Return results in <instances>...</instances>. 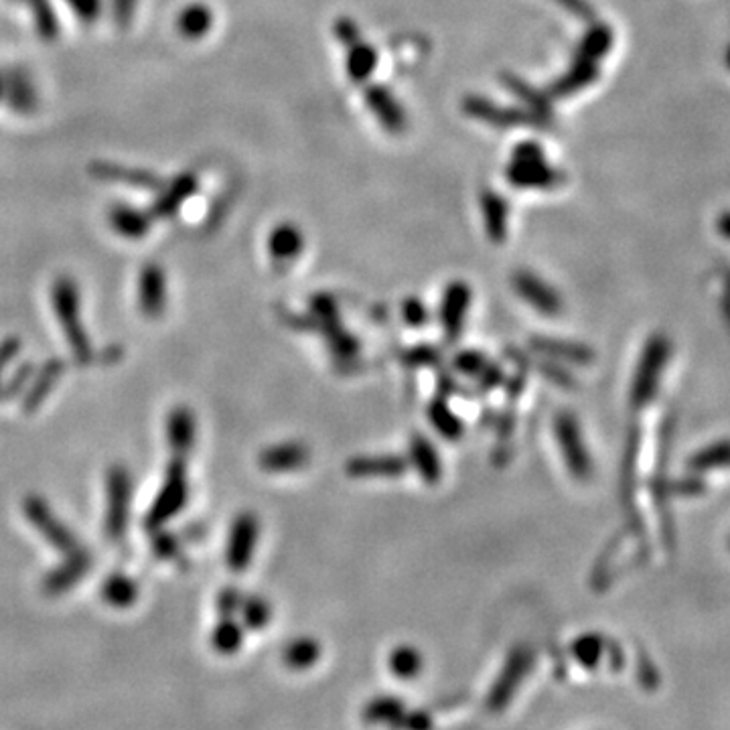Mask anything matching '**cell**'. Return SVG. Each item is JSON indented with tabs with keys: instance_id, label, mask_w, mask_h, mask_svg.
I'll use <instances>...</instances> for the list:
<instances>
[{
	"instance_id": "cell-1",
	"label": "cell",
	"mask_w": 730,
	"mask_h": 730,
	"mask_svg": "<svg viewBox=\"0 0 730 730\" xmlns=\"http://www.w3.org/2000/svg\"><path fill=\"white\" fill-rule=\"evenodd\" d=\"M505 179L516 189H554L564 181V175L548 165L538 142L524 140L514 146L511 161L505 167Z\"/></svg>"
},
{
	"instance_id": "cell-2",
	"label": "cell",
	"mask_w": 730,
	"mask_h": 730,
	"mask_svg": "<svg viewBox=\"0 0 730 730\" xmlns=\"http://www.w3.org/2000/svg\"><path fill=\"white\" fill-rule=\"evenodd\" d=\"M53 307L57 321L67 337V343L78 361L86 363L92 359L90 337L84 329L82 313H80V292L78 286L69 278H59L53 284Z\"/></svg>"
},
{
	"instance_id": "cell-3",
	"label": "cell",
	"mask_w": 730,
	"mask_h": 730,
	"mask_svg": "<svg viewBox=\"0 0 730 730\" xmlns=\"http://www.w3.org/2000/svg\"><path fill=\"white\" fill-rule=\"evenodd\" d=\"M672 353V345L666 337L662 335H653L651 339H647L639 363H637V372H635V380L631 386V402L635 404V408H643L647 402H651L657 394V388H660V380H662V372L668 365Z\"/></svg>"
},
{
	"instance_id": "cell-4",
	"label": "cell",
	"mask_w": 730,
	"mask_h": 730,
	"mask_svg": "<svg viewBox=\"0 0 730 730\" xmlns=\"http://www.w3.org/2000/svg\"><path fill=\"white\" fill-rule=\"evenodd\" d=\"M187 497H189L187 467H185L183 457H175L167 465L163 487H161L159 495L155 497L153 507L149 509V514H146V518H144V528L151 530V532L163 528L173 516H177L179 511L185 507Z\"/></svg>"
},
{
	"instance_id": "cell-5",
	"label": "cell",
	"mask_w": 730,
	"mask_h": 730,
	"mask_svg": "<svg viewBox=\"0 0 730 730\" xmlns=\"http://www.w3.org/2000/svg\"><path fill=\"white\" fill-rule=\"evenodd\" d=\"M554 434H556L560 455H562L570 475L580 481L591 479L595 465H593L589 447L582 438V428L578 424V418L572 412H560L554 418Z\"/></svg>"
},
{
	"instance_id": "cell-6",
	"label": "cell",
	"mask_w": 730,
	"mask_h": 730,
	"mask_svg": "<svg viewBox=\"0 0 730 730\" xmlns=\"http://www.w3.org/2000/svg\"><path fill=\"white\" fill-rule=\"evenodd\" d=\"M108 507H106V536L110 542H118L126 534L128 511L132 497V477L126 467L114 465L106 479Z\"/></svg>"
},
{
	"instance_id": "cell-7",
	"label": "cell",
	"mask_w": 730,
	"mask_h": 730,
	"mask_svg": "<svg viewBox=\"0 0 730 730\" xmlns=\"http://www.w3.org/2000/svg\"><path fill=\"white\" fill-rule=\"evenodd\" d=\"M23 509H25V516L31 522V526H35L37 532L61 554L67 556L82 548L78 538L71 534V530L65 524L59 522V518L53 514V509L47 505L45 499L31 495L25 499Z\"/></svg>"
},
{
	"instance_id": "cell-8",
	"label": "cell",
	"mask_w": 730,
	"mask_h": 730,
	"mask_svg": "<svg viewBox=\"0 0 730 730\" xmlns=\"http://www.w3.org/2000/svg\"><path fill=\"white\" fill-rule=\"evenodd\" d=\"M511 286H514L516 295L540 315L556 317L564 309L558 290L532 270H516L511 276Z\"/></svg>"
},
{
	"instance_id": "cell-9",
	"label": "cell",
	"mask_w": 730,
	"mask_h": 730,
	"mask_svg": "<svg viewBox=\"0 0 730 730\" xmlns=\"http://www.w3.org/2000/svg\"><path fill=\"white\" fill-rule=\"evenodd\" d=\"M258 536H260V522L252 511L238 514L236 520L232 522L226 546V564L230 566V570L244 572L250 566L258 544Z\"/></svg>"
},
{
	"instance_id": "cell-10",
	"label": "cell",
	"mask_w": 730,
	"mask_h": 730,
	"mask_svg": "<svg viewBox=\"0 0 730 730\" xmlns=\"http://www.w3.org/2000/svg\"><path fill=\"white\" fill-rule=\"evenodd\" d=\"M471 303H473V290L467 282L453 280L445 288L438 317H441L443 331L449 339H457L461 335V331L465 327V319L469 315Z\"/></svg>"
},
{
	"instance_id": "cell-11",
	"label": "cell",
	"mask_w": 730,
	"mask_h": 730,
	"mask_svg": "<svg viewBox=\"0 0 730 730\" xmlns=\"http://www.w3.org/2000/svg\"><path fill=\"white\" fill-rule=\"evenodd\" d=\"M363 100L368 110L374 114V118L380 122V126L390 134H402L408 126L406 112L392 90L386 86L372 84L365 88Z\"/></svg>"
},
{
	"instance_id": "cell-12",
	"label": "cell",
	"mask_w": 730,
	"mask_h": 730,
	"mask_svg": "<svg viewBox=\"0 0 730 730\" xmlns=\"http://www.w3.org/2000/svg\"><path fill=\"white\" fill-rule=\"evenodd\" d=\"M463 110L467 116L487 122L491 126H518V124H540V120L532 112L503 108L481 96H467L463 100Z\"/></svg>"
},
{
	"instance_id": "cell-13",
	"label": "cell",
	"mask_w": 730,
	"mask_h": 730,
	"mask_svg": "<svg viewBox=\"0 0 730 730\" xmlns=\"http://www.w3.org/2000/svg\"><path fill=\"white\" fill-rule=\"evenodd\" d=\"M90 566H92V558L84 548L67 554L65 562L59 564L55 570H51L45 576V580H43L45 593L51 597L67 593L90 572Z\"/></svg>"
},
{
	"instance_id": "cell-14",
	"label": "cell",
	"mask_w": 730,
	"mask_h": 730,
	"mask_svg": "<svg viewBox=\"0 0 730 730\" xmlns=\"http://www.w3.org/2000/svg\"><path fill=\"white\" fill-rule=\"evenodd\" d=\"M138 303L142 315L159 319L167 307V280L159 266H146L138 282Z\"/></svg>"
},
{
	"instance_id": "cell-15",
	"label": "cell",
	"mask_w": 730,
	"mask_h": 730,
	"mask_svg": "<svg viewBox=\"0 0 730 730\" xmlns=\"http://www.w3.org/2000/svg\"><path fill=\"white\" fill-rule=\"evenodd\" d=\"M599 78V65L595 59L574 53L570 67L552 84L550 94L554 98H566L584 88H589Z\"/></svg>"
},
{
	"instance_id": "cell-16",
	"label": "cell",
	"mask_w": 730,
	"mask_h": 730,
	"mask_svg": "<svg viewBox=\"0 0 730 730\" xmlns=\"http://www.w3.org/2000/svg\"><path fill=\"white\" fill-rule=\"evenodd\" d=\"M266 473H292L309 463V449L303 443H280L262 451L258 459Z\"/></svg>"
},
{
	"instance_id": "cell-17",
	"label": "cell",
	"mask_w": 730,
	"mask_h": 730,
	"mask_svg": "<svg viewBox=\"0 0 730 730\" xmlns=\"http://www.w3.org/2000/svg\"><path fill=\"white\" fill-rule=\"evenodd\" d=\"M481 217L485 234L493 244H501L507 238V224H509V203L497 191H483L479 197Z\"/></svg>"
},
{
	"instance_id": "cell-18",
	"label": "cell",
	"mask_w": 730,
	"mask_h": 730,
	"mask_svg": "<svg viewBox=\"0 0 730 730\" xmlns=\"http://www.w3.org/2000/svg\"><path fill=\"white\" fill-rule=\"evenodd\" d=\"M167 436L175 457H185L197 438V420L187 406H177L167 418Z\"/></svg>"
},
{
	"instance_id": "cell-19",
	"label": "cell",
	"mask_w": 730,
	"mask_h": 730,
	"mask_svg": "<svg viewBox=\"0 0 730 730\" xmlns=\"http://www.w3.org/2000/svg\"><path fill=\"white\" fill-rule=\"evenodd\" d=\"M378 61H380L378 49L374 45H370L368 41L359 39L357 43L347 47V55H345L347 78L353 84L370 82L378 69Z\"/></svg>"
},
{
	"instance_id": "cell-20",
	"label": "cell",
	"mask_w": 730,
	"mask_h": 730,
	"mask_svg": "<svg viewBox=\"0 0 730 730\" xmlns=\"http://www.w3.org/2000/svg\"><path fill=\"white\" fill-rule=\"evenodd\" d=\"M305 250V236L295 224H280L268 236V252L276 262H292Z\"/></svg>"
},
{
	"instance_id": "cell-21",
	"label": "cell",
	"mask_w": 730,
	"mask_h": 730,
	"mask_svg": "<svg viewBox=\"0 0 730 730\" xmlns=\"http://www.w3.org/2000/svg\"><path fill=\"white\" fill-rule=\"evenodd\" d=\"M410 463L426 483H436L443 477V463L428 438L414 434L410 441Z\"/></svg>"
},
{
	"instance_id": "cell-22",
	"label": "cell",
	"mask_w": 730,
	"mask_h": 730,
	"mask_svg": "<svg viewBox=\"0 0 730 730\" xmlns=\"http://www.w3.org/2000/svg\"><path fill=\"white\" fill-rule=\"evenodd\" d=\"M408 461L396 455L390 457H355L347 463L351 477H398L406 471Z\"/></svg>"
},
{
	"instance_id": "cell-23",
	"label": "cell",
	"mask_w": 730,
	"mask_h": 730,
	"mask_svg": "<svg viewBox=\"0 0 730 730\" xmlns=\"http://www.w3.org/2000/svg\"><path fill=\"white\" fill-rule=\"evenodd\" d=\"M138 593L136 580L122 572L110 574L102 584V599L112 609H130L138 601Z\"/></svg>"
},
{
	"instance_id": "cell-24",
	"label": "cell",
	"mask_w": 730,
	"mask_h": 730,
	"mask_svg": "<svg viewBox=\"0 0 730 730\" xmlns=\"http://www.w3.org/2000/svg\"><path fill=\"white\" fill-rule=\"evenodd\" d=\"M244 629L234 617H222L209 637V643L215 653L219 655H236L244 645Z\"/></svg>"
},
{
	"instance_id": "cell-25",
	"label": "cell",
	"mask_w": 730,
	"mask_h": 730,
	"mask_svg": "<svg viewBox=\"0 0 730 730\" xmlns=\"http://www.w3.org/2000/svg\"><path fill=\"white\" fill-rule=\"evenodd\" d=\"M319 657L321 645L311 637L290 641L282 651V660L290 670H309L319 662Z\"/></svg>"
},
{
	"instance_id": "cell-26",
	"label": "cell",
	"mask_w": 730,
	"mask_h": 730,
	"mask_svg": "<svg viewBox=\"0 0 730 730\" xmlns=\"http://www.w3.org/2000/svg\"><path fill=\"white\" fill-rule=\"evenodd\" d=\"M503 84L505 88L518 96L528 108L530 112L542 122V120H548L550 118V98L542 96L538 90H534L530 84H526L524 80L516 78V76H505L503 78Z\"/></svg>"
},
{
	"instance_id": "cell-27",
	"label": "cell",
	"mask_w": 730,
	"mask_h": 730,
	"mask_svg": "<svg viewBox=\"0 0 730 730\" xmlns=\"http://www.w3.org/2000/svg\"><path fill=\"white\" fill-rule=\"evenodd\" d=\"M63 368L65 363L61 359H51L45 368L41 370V374L37 376V382L33 384L27 400H25V410L27 412H33L39 408V404L49 396L51 388L57 384V380L61 378L63 374Z\"/></svg>"
},
{
	"instance_id": "cell-28",
	"label": "cell",
	"mask_w": 730,
	"mask_h": 730,
	"mask_svg": "<svg viewBox=\"0 0 730 730\" xmlns=\"http://www.w3.org/2000/svg\"><path fill=\"white\" fill-rule=\"evenodd\" d=\"M613 45V33L607 25H593L587 33H584V37L580 39L578 43V49H576V55H582V57H589V59H595L599 61L603 55L609 53Z\"/></svg>"
},
{
	"instance_id": "cell-29",
	"label": "cell",
	"mask_w": 730,
	"mask_h": 730,
	"mask_svg": "<svg viewBox=\"0 0 730 730\" xmlns=\"http://www.w3.org/2000/svg\"><path fill=\"white\" fill-rule=\"evenodd\" d=\"M688 467H690V471H696V473L730 467V441H720V443H714V445L702 449L688 461Z\"/></svg>"
},
{
	"instance_id": "cell-30",
	"label": "cell",
	"mask_w": 730,
	"mask_h": 730,
	"mask_svg": "<svg viewBox=\"0 0 730 730\" xmlns=\"http://www.w3.org/2000/svg\"><path fill=\"white\" fill-rule=\"evenodd\" d=\"M422 655L416 647L412 645H398L394 647V651L388 657V668L398 676V678H414L420 674L422 670Z\"/></svg>"
},
{
	"instance_id": "cell-31",
	"label": "cell",
	"mask_w": 730,
	"mask_h": 730,
	"mask_svg": "<svg viewBox=\"0 0 730 730\" xmlns=\"http://www.w3.org/2000/svg\"><path fill=\"white\" fill-rule=\"evenodd\" d=\"M428 416L432 426L445 438H449V441H459V436L463 434V422L445 402H432Z\"/></svg>"
},
{
	"instance_id": "cell-32",
	"label": "cell",
	"mask_w": 730,
	"mask_h": 730,
	"mask_svg": "<svg viewBox=\"0 0 730 730\" xmlns=\"http://www.w3.org/2000/svg\"><path fill=\"white\" fill-rule=\"evenodd\" d=\"M242 625L248 629H264L272 619V607L262 597H242Z\"/></svg>"
},
{
	"instance_id": "cell-33",
	"label": "cell",
	"mask_w": 730,
	"mask_h": 730,
	"mask_svg": "<svg viewBox=\"0 0 730 730\" xmlns=\"http://www.w3.org/2000/svg\"><path fill=\"white\" fill-rule=\"evenodd\" d=\"M538 347L546 353H556L562 359H570L576 363H589L595 357L587 345H578V343H560V341L544 339L542 343H538Z\"/></svg>"
},
{
	"instance_id": "cell-34",
	"label": "cell",
	"mask_w": 730,
	"mask_h": 730,
	"mask_svg": "<svg viewBox=\"0 0 730 730\" xmlns=\"http://www.w3.org/2000/svg\"><path fill=\"white\" fill-rule=\"evenodd\" d=\"M599 647H601V639L599 637H595V635H584V637H580V639H576L574 641V647H572V651H574V655L578 657V660L582 662V664H595V660H597V657H599Z\"/></svg>"
},
{
	"instance_id": "cell-35",
	"label": "cell",
	"mask_w": 730,
	"mask_h": 730,
	"mask_svg": "<svg viewBox=\"0 0 730 730\" xmlns=\"http://www.w3.org/2000/svg\"><path fill=\"white\" fill-rule=\"evenodd\" d=\"M402 317L410 327H424L428 321V311L420 299L412 297L402 303Z\"/></svg>"
},
{
	"instance_id": "cell-36",
	"label": "cell",
	"mask_w": 730,
	"mask_h": 730,
	"mask_svg": "<svg viewBox=\"0 0 730 730\" xmlns=\"http://www.w3.org/2000/svg\"><path fill=\"white\" fill-rule=\"evenodd\" d=\"M457 368L465 374V376H481L487 368V361L481 353L477 351H465L457 357Z\"/></svg>"
},
{
	"instance_id": "cell-37",
	"label": "cell",
	"mask_w": 730,
	"mask_h": 730,
	"mask_svg": "<svg viewBox=\"0 0 730 730\" xmlns=\"http://www.w3.org/2000/svg\"><path fill=\"white\" fill-rule=\"evenodd\" d=\"M333 33H335L337 41H339V43H343L345 47H349V45H353V43H357V41L361 39L359 25H357L353 19H349V17H341V19H337V23H335V27H333Z\"/></svg>"
},
{
	"instance_id": "cell-38",
	"label": "cell",
	"mask_w": 730,
	"mask_h": 730,
	"mask_svg": "<svg viewBox=\"0 0 730 730\" xmlns=\"http://www.w3.org/2000/svg\"><path fill=\"white\" fill-rule=\"evenodd\" d=\"M560 9H564L566 13H570L572 17L580 19V21H593L595 11L589 5V0H552Z\"/></svg>"
},
{
	"instance_id": "cell-39",
	"label": "cell",
	"mask_w": 730,
	"mask_h": 730,
	"mask_svg": "<svg viewBox=\"0 0 730 730\" xmlns=\"http://www.w3.org/2000/svg\"><path fill=\"white\" fill-rule=\"evenodd\" d=\"M242 595L236 589H224L217 597V611L222 617H234L240 611Z\"/></svg>"
},
{
	"instance_id": "cell-40",
	"label": "cell",
	"mask_w": 730,
	"mask_h": 730,
	"mask_svg": "<svg viewBox=\"0 0 730 730\" xmlns=\"http://www.w3.org/2000/svg\"><path fill=\"white\" fill-rule=\"evenodd\" d=\"M153 550L161 560H171L179 554V542L171 534L161 532L153 540Z\"/></svg>"
},
{
	"instance_id": "cell-41",
	"label": "cell",
	"mask_w": 730,
	"mask_h": 730,
	"mask_svg": "<svg viewBox=\"0 0 730 730\" xmlns=\"http://www.w3.org/2000/svg\"><path fill=\"white\" fill-rule=\"evenodd\" d=\"M19 351H21V341L15 337L0 343V372H3L7 365L17 357Z\"/></svg>"
},
{
	"instance_id": "cell-42",
	"label": "cell",
	"mask_w": 730,
	"mask_h": 730,
	"mask_svg": "<svg viewBox=\"0 0 730 730\" xmlns=\"http://www.w3.org/2000/svg\"><path fill=\"white\" fill-rule=\"evenodd\" d=\"M678 491L684 493V495H696V493H702V487L704 483L700 479H686V481H680L678 483Z\"/></svg>"
},
{
	"instance_id": "cell-43",
	"label": "cell",
	"mask_w": 730,
	"mask_h": 730,
	"mask_svg": "<svg viewBox=\"0 0 730 730\" xmlns=\"http://www.w3.org/2000/svg\"><path fill=\"white\" fill-rule=\"evenodd\" d=\"M720 226H722V232H724L726 236H730V217H726Z\"/></svg>"
}]
</instances>
